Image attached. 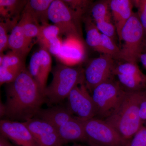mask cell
I'll return each mask as SVG.
<instances>
[{
  "label": "cell",
  "instance_id": "obj_6",
  "mask_svg": "<svg viewBox=\"0 0 146 146\" xmlns=\"http://www.w3.org/2000/svg\"><path fill=\"white\" fill-rule=\"evenodd\" d=\"M48 17L59 29L60 35L82 40L80 21L83 18L72 10L63 1L53 0L49 8Z\"/></svg>",
  "mask_w": 146,
  "mask_h": 146
},
{
  "label": "cell",
  "instance_id": "obj_1",
  "mask_svg": "<svg viewBox=\"0 0 146 146\" xmlns=\"http://www.w3.org/2000/svg\"><path fill=\"white\" fill-rule=\"evenodd\" d=\"M5 91L7 119L26 121L35 117L46 103L44 92L26 68L15 80L5 84Z\"/></svg>",
  "mask_w": 146,
  "mask_h": 146
},
{
  "label": "cell",
  "instance_id": "obj_2",
  "mask_svg": "<svg viewBox=\"0 0 146 146\" xmlns=\"http://www.w3.org/2000/svg\"><path fill=\"white\" fill-rule=\"evenodd\" d=\"M146 91L126 92L115 111L104 120L125 141L130 142L143 124L139 110Z\"/></svg>",
  "mask_w": 146,
  "mask_h": 146
},
{
  "label": "cell",
  "instance_id": "obj_25",
  "mask_svg": "<svg viewBox=\"0 0 146 146\" xmlns=\"http://www.w3.org/2000/svg\"><path fill=\"white\" fill-rule=\"evenodd\" d=\"M20 20L22 22L25 36L31 45L33 39L38 35L41 26L36 23L29 15L23 12Z\"/></svg>",
  "mask_w": 146,
  "mask_h": 146
},
{
  "label": "cell",
  "instance_id": "obj_28",
  "mask_svg": "<svg viewBox=\"0 0 146 146\" xmlns=\"http://www.w3.org/2000/svg\"><path fill=\"white\" fill-rule=\"evenodd\" d=\"M72 10L83 18V15L91 5V1L84 0H66L63 1Z\"/></svg>",
  "mask_w": 146,
  "mask_h": 146
},
{
  "label": "cell",
  "instance_id": "obj_18",
  "mask_svg": "<svg viewBox=\"0 0 146 146\" xmlns=\"http://www.w3.org/2000/svg\"><path fill=\"white\" fill-rule=\"evenodd\" d=\"M8 48L11 51L24 58H25L31 48L24 33L21 20L13 27L9 37Z\"/></svg>",
  "mask_w": 146,
  "mask_h": 146
},
{
  "label": "cell",
  "instance_id": "obj_38",
  "mask_svg": "<svg viewBox=\"0 0 146 146\" xmlns=\"http://www.w3.org/2000/svg\"></svg>",
  "mask_w": 146,
  "mask_h": 146
},
{
  "label": "cell",
  "instance_id": "obj_10",
  "mask_svg": "<svg viewBox=\"0 0 146 146\" xmlns=\"http://www.w3.org/2000/svg\"><path fill=\"white\" fill-rule=\"evenodd\" d=\"M39 146H63L57 128L46 121L34 117L24 122Z\"/></svg>",
  "mask_w": 146,
  "mask_h": 146
},
{
  "label": "cell",
  "instance_id": "obj_8",
  "mask_svg": "<svg viewBox=\"0 0 146 146\" xmlns=\"http://www.w3.org/2000/svg\"><path fill=\"white\" fill-rule=\"evenodd\" d=\"M115 60L109 55L102 54L91 60L84 69L85 84L90 93L101 84L115 78Z\"/></svg>",
  "mask_w": 146,
  "mask_h": 146
},
{
  "label": "cell",
  "instance_id": "obj_23",
  "mask_svg": "<svg viewBox=\"0 0 146 146\" xmlns=\"http://www.w3.org/2000/svg\"><path fill=\"white\" fill-rule=\"evenodd\" d=\"M91 18L95 23L102 21L112 22L110 1H102L95 3L91 7Z\"/></svg>",
  "mask_w": 146,
  "mask_h": 146
},
{
  "label": "cell",
  "instance_id": "obj_12",
  "mask_svg": "<svg viewBox=\"0 0 146 146\" xmlns=\"http://www.w3.org/2000/svg\"><path fill=\"white\" fill-rule=\"evenodd\" d=\"M52 70L51 57L47 50L41 48L32 55L28 70L44 93L47 86L49 74Z\"/></svg>",
  "mask_w": 146,
  "mask_h": 146
},
{
  "label": "cell",
  "instance_id": "obj_13",
  "mask_svg": "<svg viewBox=\"0 0 146 146\" xmlns=\"http://www.w3.org/2000/svg\"><path fill=\"white\" fill-rule=\"evenodd\" d=\"M25 59L11 50L5 54L1 53V85L12 82L26 69Z\"/></svg>",
  "mask_w": 146,
  "mask_h": 146
},
{
  "label": "cell",
  "instance_id": "obj_15",
  "mask_svg": "<svg viewBox=\"0 0 146 146\" xmlns=\"http://www.w3.org/2000/svg\"><path fill=\"white\" fill-rule=\"evenodd\" d=\"M133 1L130 0L110 1L112 21L119 38L123 28L133 14Z\"/></svg>",
  "mask_w": 146,
  "mask_h": 146
},
{
  "label": "cell",
  "instance_id": "obj_33",
  "mask_svg": "<svg viewBox=\"0 0 146 146\" xmlns=\"http://www.w3.org/2000/svg\"><path fill=\"white\" fill-rule=\"evenodd\" d=\"M139 116L143 124L145 123L146 124V95L140 105Z\"/></svg>",
  "mask_w": 146,
  "mask_h": 146
},
{
  "label": "cell",
  "instance_id": "obj_32",
  "mask_svg": "<svg viewBox=\"0 0 146 146\" xmlns=\"http://www.w3.org/2000/svg\"><path fill=\"white\" fill-rule=\"evenodd\" d=\"M129 146H146V127L143 126L131 140Z\"/></svg>",
  "mask_w": 146,
  "mask_h": 146
},
{
  "label": "cell",
  "instance_id": "obj_31",
  "mask_svg": "<svg viewBox=\"0 0 146 146\" xmlns=\"http://www.w3.org/2000/svg\"><path fill=\"white\" fill-rule=\"evenodd\" d=\"M133 5L137 9V13L139 21L144 30L146 38V0L133 1Z\"/></svg>",
  "mask_w": 146,
  "mask_h": 146
},
{
  "label": "cell",
  "instance_id": "obj_35",
  "mask_svg": "<svg viewBox=\"0 0 146 146\" xmlns=\"http://www.w3.org/2000/svg\"><path fill=\"white\" fill-rule=\"evenodd\" d=\"M139 60L141 61L144 67L146 68V52L143 53L141 55Z\"/></svg>",
  "mask_w": 146,
  "mask_h": 146
},
{
  "label": "cell",
  "instance_id": "obj_16",
  "mask_svg": "<svg viewBox=\"0 0 146 146\" xmlns=\"http://www.w3.org/2000/svg\"><path fill=\"white\" fill-rule=\"evenodd\" d=\"M63 145L74 142H85L87 143L82 122L74 117L57 129Z\"/></svg>",
  "mask_w": 146,
  "mask_h": 146
},
{
  "label": "cell",
  "instance_id": "obj_24",
  "mask_svg": "<svg viewBox=\"0 0 146 146\" xmlns=\"http://www.w3.org/2000/svg\"><path fill=\"white\" fill-rule=\"evenodd\" d=\"M60 35L59 29L54 25L46 24L41 26L37 35V42L41 45V48H47L48 45Z\"/></svg>",
  "mask_w": 146,
  "mask_h": 146
},
{
  "label": "cell",
  "instance_id": "obj_37",
  "mask_svg": "<svg viewBox=\"0 0 146 146\" xmlns=\"http://www.w3.org/2000/svg\"><path fill=\"white\" fill-rule=\"evenodd\" d=\"M84 146L81 145H72V146Z\"/></svg>",
  "mask_w": 146,
  "mask_h": 146
},
{
  "label": "cell",
  "instance_id": "obj_20",
  "mask_svg": "<svg viewBox=\"0 0 146 146\" xmlns=\"http://www.w3.org/2000/svg\"><path fill=\"white\" fill-rule=\"evenodd\" d=\"M27 1L0 0V13L3 21L17 25Z\"/></svg>",
  "mask_w": 146,
  "mask_h": 146
},
{
  "label": "cell",
  "instance_id": "obj_21",
  "mask_svg": "<svg viewBox=\"0 0 146 146\" xmlns=\"http://www.w3.org/2000/svg\"><path fill=\"white\" fill-rule=\"evenodd\" d=\"M117 80L124 91L136 92L146 90V75L143 73L137 75L117 74Z\"/></svg>",
  "mask_w": 146,
  "mask_h": 146
},
{
  "label": "cell",
  "instance_id": "obj_22",
  "mask_svg": "<svg viewBox=\"0 0 146 146\" xmlns=\"http://www.w3.org/2000/svg\"><path fill=\"white\" fill-rule=\"evenodd\" d=\"M83 18L86 31V43L95 51L99 52L102 33L91 17L85 16Z\"/></svg>",
  "mask_w": 146,
  "mask_h": 146
},
{
  "label": "cell",
  "instance_id": "obj_9",
  "mask_svg": "<svg viewBox=\"0 0 146 146\" xmlns=\"http://www.w3.org/2000/svg\"><path fill=\"white\" fill-rule=\"evenodd\" d=\"M67 99L66 107L75 117L82 121L95 117V104L85 83L74 87Z\"/></svg>",
  "mask_w": 146,
  "mask_h": 146
},
{
  "label": "cell",
  "instance_id": "obj_36",
  "mask_svg": "<svg viewBox=\"0 0 146 146\" xmlns=\"http://www.w3.org/2000/svg\"><path fill=\"white\" fill-rule=\"evenodd\" d=\"M146 52V38H145V46H144V50L143 53Z\"/></svg>",
  "mask_w": 146,
  "mask_h": 146
},
{
  "label": "cell",
  "instance_id": "obj_27",
  "mask_svg": "<svg viewBox=\"0 0 146 146\" xmlns=\"http://www.w3.org/2000/svg\"><path fill=\"white\" fill-rule=\"evenodd\" d=\"M143 73L137 63L126 62L123 64L116 65L114 74L115 76L117 74L130 75L139 74Z\"/></svg>",
  "mask_w": 146,
  "mask_h": 146
},
{
  "label": "cell",
  "instance_id": "obj_14",
  "mask_svg": "<svg viewBox=\"0 0 146 146\" xmlns=\"http://www.w3.org/2000/svg\"><path fill=\"white\" fill-rule=\"evenodd\" d=\"M85 54L82 40L76 37H68L62 42L60 52L56 57L64 65L75 66L84 60Z\"/></svg>",
  "mask_w": 146,
  "mask_h": 146
},
{
  "label": "cell",
  "instance_id": "obj_4",
  "mask_svg": "<svg viewBox=\"0 0 146 146\" xmlns=\"http://www.w3.org/2000/svg\"><path fill=\"white\" fill-rule=\"evenodd\" d=\"M119 38L120 42H123L122 47H120L119 59L137 64L144 52L146 37L136 12H133L122 30Z\"/></svg>",
  "mask_w": 146,
  "mask_h": 146
},
{
  "label": "cell",
  "instance_id": "obj_19",
  "mask_svg": "<svg viewBox=\"0 0 146 146\" xmlns=\"http://www.w3.org/2000/svg\"><path fill=\"white\" fill-rule=\"evenodd\" d=\"M53 0L28 1L23 12L29 15L40 26L48 24V11Z\"/></svg>",
  "mask_w": 146,
  "mask_h": 146
},
{
  "label": "cell",
  "instance_id": "obj_11",
  "mask_svg": "<svg viewBox=\"0 0 146 146\" xmlns=\"http://www.w3.org/2000/svg\"><path fill=\"white\" fill-rule=\"evenodd\" d=\"M1 134L17 146H39L25 123L2 119L0 121Z\"/></svg>",
  "mask_w": 146,
  "mask_h": 146
},
{
  "label": "cell",
  "instance_id": "obj_29",
  "mask_svg": "<svg viewBox=\"0 0 146 146\" xmlns=\"http://www.w3.org/2000/svg\"><path fill=\"white\" fill-rule=\"evenodd\" d=\"M13 28L10 24L1 20L0 23V52H3L8 48V31Z\"/></svg>",
  "mask_w": 146,
  "mask_h": 146
},
{
  "label": "cell",
  "instance_id": "obj_3",
  "mask_svg": "<svg viewBox=\"0 0 146 146\" xmlns=\"http://www.w3.org/2000/svg\"><path fill=\"white\" fill-rule=\"evenodd\" d=\"M53 78L44 94L49 105L57 104L68 98L74 87L85 83L84 69L80 66L56 65L51 71Z\"/></svg>",
  "mask_w": 146,
  "mask_h": 146
},
{
  "label": "cell",
  "instance_id": "obj_5",
  "mask_svg": "<svg viewBox=\"0 0 146 146\" xmlns=\"http://www.w3.org/2000/svg\"><path fill=\"white\" fill-rule=\"evenodd\" d=\"M125 93L115 78L95 87L91 94L96 108L95 117L105 120L109 117L118 107Z\"/></svg>",
  "mask_w": 146,
  "mask_h": 146
},
{
  "label": "cell",
  "instance_id": "obj_17",
  "mask_svg": "<svg viewBox=\"0 0 146 146\" xmlns=\"http://www.w3.org/2000/svg\"><path fill=\"white\" fill-rule=\"evenodd\" d=\"M34 117L39 118L58 128L74 117L66 106L56 105L41 109Z\"/></svg>",
  "mask_w": 146,
  "mask_h": 146
},
{
  "label": "cell",
  "instance_id": "obj_30",
  "mask_svg": "<svg viewBox=\"0 0 146 146\" xmlns=\"http://www.w3.org/2000/svg\"><path fill=\"white\" fill-rule=\"evenodd\" d=\"M95 24L102 34L114 40L116 33L117 34V33L116 28L112 22L102 21L95 23Z\"/></svg>",
  "mask_w": 146,
  "mask_h": 146
},
{
  "label": "cell",
  "instance_id": "obj_34",
  "mask_svg": "<svg viewBox=\"0 0 146 146\" xmlns=\"http://www.w3.org/2000/svg\"><path fill=\"white\" fill-rule=\"evenodd\" d=\"M0 146H17L11 143L10 141L2 134H0Z\"/></svg>",
  "mask_w": 146,
  "mask_h": 146
},
{
  "label": "cell",
  "instance_id": "obj_26",
  "mask_svg": "<svg viewBox=\"0 0 146 146\" xmlns=\"http://www.w3.org/2000/svg\"><path fill=\"white\" fill-rule=\"evenodd\" d=\"M99 52L109 55L114 59H119L121 48L116 44L114 40L102 34Z\"/></svg>",
  "mask_w": 146,
  "mask_h": 146
},
{
  "label": "cell",
  "instance_id": "obj_7",
  "mask_svg": "<svg viewBox=\"0 0 146 146\" xmlns=\"http://www.w3.org/2000/svg\"><path fill=\"white\" fill-rule=\"evenodd\" d=\"M82 121L89 146H129L130 142L124 140L104 120L94 117Z\"/></svg>",
  "mask_w": 146,
  "mask_h": 146
}]
</instances>
